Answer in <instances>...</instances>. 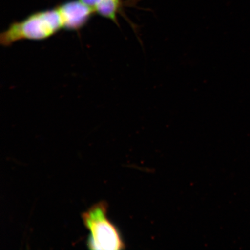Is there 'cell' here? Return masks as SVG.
Segmentation results:
<instances>
[{"label": "cell", "mask_w": 250, "mask_h": 250, "mask_svg": "<svg viewBox=\"0 0 250 250\" xmlns=\"http://www.w3.org/2000/svg\"><path fill=\"white\" fill-rule=\"evenodd\" d=\"M103 1V0H101V1ZM108 1H113L115 2L118 3V4H123V5H125V3H126L125 2H124L123 1V0H108Z\"/></svg>", "instance_id": "cell-5"}, {"label": "cell", "mask_w": 250, "mask_h": 250, "mask_svg": "<svg viewBox=\"0 0 250 250\" xmlns=\"http://www.w3.org/2000/svg\"><path fill=\"white\" fill-rule=\"evenodd\" d=\"M60 12L64 30L78 31L83 29L95 12L81 0H70L56 5Z\"/></svg>", "instance_id": "cell-3"}, {"label": "cell", "mask_w": 250, "mask_h": 250, "mask_svg": "<svg viewBox=\"0 0 250 250\" xmlns=\"http://www.w3.org/2000/svg\"><path fill=\"white\" fill-rule=\"evenodd\" d=\"M107 203L101 201L83 212L84 226L90 233L87 246L92 250H118L125 249L120 230L107 217Z\"/></svg>", "instance_id": "cell-2"}, {"label": "cell", "mask_w": 250, "mask_h": 250, "mask_svg": "<svg viewBox=\"0 0 250 250\" xmlns=\"http://www.w3.org/2000/svg\"><path fill=\"white\" fill-rule=\"evenodd\" d=\"M81 1H82L83 4H85L88 6L90 8H92L94 12H95L97 6L99 5L100 2L101 1V0H81Z\"/></svg>", "instance_id": "cell-4"}, {"label": "cell", "mask_w": 250, "mask_h": 250, "mask_svg": "<svg viewBox=\"0 0 250 250\" xmlns=\"http://www.w3.org/2000/svg\"><path fill=\"white\" fill-rule=\"evenodd\" d=\"M64 30L57 7L37 11L15 21L0 34V44L9 47L24 40L43 41Z\"/></svg>", "instance_id": "cell-1"}]
</instances>
